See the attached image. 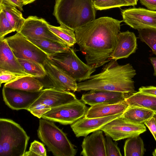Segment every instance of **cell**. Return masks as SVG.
Masks as SVG:
<instances>
[{
  "mask_svg": "<svg viewBox=\"0 0 156 156\" xmlns=\"http://www.w3.org/2000/svg\"><path fill=\"white\" fill-rule=\"evenodd\" d=\"M48 26L52 32L70 47L76 43L75 32L73 31L62 25L56 27L49 24Z\"/></svg>",
  "mask_w": 156,
  "mask_h": 156,
  "instance_id": "cell-28",
  "label": "cell"
},
{
  "mask_svg": "<svg viewBox=\"0 0 156 156\" xmlns=\"http://www.w3.org/2000/svg\"><path fill=\"white\" fill-rule=\"evenodd\" d=\"M41 91L28 92L3 86L2 94L5 104L11 109L27 110L39 97Z\"/></svg>",
  "mask_w": 156,
  "mask_h": 156,
  "instance_id": "cell-13",
  "label": "cell"
},
{
  "mask_svg": "<svg viewBox=\"0 0 156 156\" xmlns=\"http://www.w3.org/2000/svg\"><path fill=\"white\" fill-rule=\"evenodd\" d=\"M125 101L129 107L143 108L156 113V96L138 91L128 95Z\"/></svg>",
  "mask_w": 156,
  "mask_h": 156,
  "instance_id": "cell-22",
  "label": "cell"
},
{
  "mask_svg": "<svg viewBox=\"0 0 156 156\" xmlns=\"http://www.w3.org/2000/svg\"><path fill=\"white\" fill-rule=\"evenodd\" d=\"M93 4L96 9L99 10L130 5L124 0H97Z\"/></svg>",
  "mask_w": 156,
  "mask_h": 156,
  "instance_id": "cell-30",
  "label": "cell"
},
{
  "mask_svg": "<svg viewBox=\"0 0 156 156\" xmlns=\"http://www.w3.org/2000/svg\"><path fill=\"white\" fill-rule=\"evenodd\" d=\"M0 10L2 11L10 24L16 32H19L25 19L16 8L0 2Z\"/></svg>",
  "mask_w": 156,
  "mask_h": 156,
  "instance_id": "cell-25",
  "label": "cell"
},
{
  "mask_svg": "<svg viewBox=\"0 0 156 156\" xmlns=\"http://www.w3.org/2000/svg\"><path fill=\"white\" fill-rule=\"evenodd\" d=\"M140 3L150 10H156V0H139Z\"/></svg>",
  "mask_w": 156,
  "mask_h": 156,
  "instance_id": "cell-37",
  "label": "cell"
},
{
  "mask_svg": "<svg viewBox=\"0 0 156 156\" xmlns=\"http://www.w3.org/2000/svg\"><path fill=\"white\" fill-rule=\"evenodd\" d=\"M25 75L13 73L0 71V84L12 82Z\"/></svg>",
  "mask_w": 156,
  "mask_h": 156,
  "instance_id": "cell-34",
  "label": "cell"
},
{
  "mask_svg": "<svg viewBox=\"0 0 156 156\" xmlns=\"http://www.w3.org/2000/svg\"><path fill=\"white\" fill-rule=\"evenodd\" d=\"M122 20L102 17L93 20L74 32L76 43L87 64L96 69L112 60Z\"/></svg>",
  "mask_w": 156,
  "mask_h": 156,
  "instance_id": "cell-1",
  "label": "cell"
},
{
  "mask_svg": "<svg viewBox=\"0 0 156 156\" xmlns=\"http://www.w3.org/2000/svg\"><path fill=\"white\" fill-rule=\"evenodd\" d=\"M4 86L28 92H36L40 91L44 87V84L36 78L26 76L5 83Z\"/></svg>",
  "mask_w": 156,
  "mask_h": 156,
  "instance_id": "cell-21",
  "label": "cell"
},
{
  "mask_svg": "<svg viewBox=\"0 0 156 156\" xmlns=\"http://www.w3.org/2000/svg\"><path fill=\"white\" fill-rule=\"evenodd\" d=\"M97 0H92L93 2H94Z\"/></svg>",
  "mask_w": 156,
  "mask_h": 156,
  "instance_id": "cell-43",
  "label": "cell"
},
{
  "mask_svg": "<svg viewBox=\"0 0 156 156\" xmlns=\"http://www.w3.org/2000/svg\"><path fill=\"white\" fill-rule=\"evenodd\" d=\"M92 0H55L53 15L60 25L75 31L95 19Z\"/></svg>",
  "mask_w": 156,
  "mask_h": 156,
  "instance_id": "cell-3",
  "label": "cell"
},
{
  "mask_svg": "<svg viewBox=\"0 0 156 156\" xmlns=\"http://www.w3.org/2000/svg\"><path fill=\"white\" fill-rule=\"evenodd\" d=\"M25 72L36 78H43L46 76L43 65L34 60L17 58Z\"/></svg>",
  "mask_w": 156,
  "mask_h": 156,
  "instance_id": "cell-27",
  "label": "cell"
},
{
  "mask_svg": "<svg viewBox=\"0 0 156 156\" xmlns=\"http://www.w3.org/2000/svg\"><path fill=\"white\" fill-rule=\"evenodd\" d=\"M49 24L43 18L35 16H29L25 19L19 32L26 38H43L65 44L51 31Z\"/></svg>",
  "mask_w": 156,
  "mask_h": 156,
  "instance_id": "cell-11",
  "label": "cell"
},
{
  "mask_svg": "<svg viewBox=\"0 0 156 156\" xmlns=\"http://www.w3.org/2000/svg\"><path fill=\"white\" fill-rule=\"evenodd\" d=\"M129 107L125 100L113 104H98L88 108L85 117L88 118L105 117L123 113Z\"/></svg>",
  "mask_w": 156,
  "mask_h": 156,
  "instance_id": "cell-20",
  "label": "cell"
},
{
  "mask_svg": "<svg viewBox=\"0 0 156 156\" xmlns=\"http://www.w3.org/2000/svg\"><path fill=\"white\" fill-rule=\"evenodd\" d=\"M15 31L4 12L0 10V40L4 39L6 35Z\"/></svg>",
  "mask_w": 156,
  "mask_h": 156,
  "instance_id": "cell-33",
  "label": "cell"
},
{
  "mask_svg": "<svg viewBox=\"0 0 156 156\" xmlns=\"http://www.w3.org/2000/svg\"><path fill=\"white\" fill-rule=\"evenodd\" d=\"M121 12L122 21L133 29H156V11L133 8L122 9Z\"/></svg>",
  "mask_w": 156,
  "mask_h": 156,
  "instance_id": "cell-10",
  "label": "cell"
},
{
  "mask_svg": "<svg viewBox=\"0 0 156 156\" xmlns=\"http://www.w3.org/2000/svg\"><path fill=\"white\" fill-rule=\"evenodd\" d=\"M156 115L154 112L143 108L129 107L123 112L122 116L133 122L143 123Z\"/></svg>",
  "mask_w": 156,
  "mask_h": 156,
  "instance_id": "cell-24",
  "label": "cell"
},
{
  "mask_svg": "<svg viewBox=\"0 0 156 156\" xmlns=\"http://www.w3.org/2000/svg\"><path fill=\"white\" fill-rule=\"evenodd\" d=\"M129 3L130 5L134 6L137 4L138 0H124Z\"/></svg>",
  "mask_w": 156,
  "mask_h": 156,
  "instance_id": "cell-40",
  "label": "cell"
},
{
  "mask_svg": "<svg viewBox=\"0 0 156 156\" xmlns=\"http://www.w3.org/2000/svg\"><path fill=\"white\" fill-rule=\"evenodd\" d=\"M150 60L154 68L153 75L156 76V57H151Z\"/></svg>",
  "mask_w": 156,
  "mask_h": 156,
  "instance_id": "cell-39",
  "label": "cell"
},
{
  "mask_svg": "<svg viewBox=\"0 0 156 156\" xmlns=\"http://www.w3.org/2000/svg\"><path fill=\"white\" fill-rule=\"evenodd\" d=\"M48 58L55 65L79 82L89 79L96 70L83 62L71 47Z\"/></svg>",
  "mask_w": 156,
  "mask_h": 156,
  "instance_id": "cell-6",
  "label": "cell"
},
{
  "mask_svg": "<svg viewBox=\"0 0 156 156\" xmlns=\"http://www.w3.org/2000/svg\"><path fill=\"white\" fill-rule=\"evenodd\" d=\"M0 71L30 76L25 72L5 38L0 40Z\"/></svg>",
  "mask_w": 156,
  "mask_h": 156,
  "instance_id": "cell-18",
  "label": "cell"
},
{
  "mask_svg": "<svg viewBox=\"0 0 156 156\" xmlns=\"http://www.w3.org/2000/svg\"><path fill=\"white\" fill-rule=\"evenodd\" d=\"M0 2L17 8L21 11H23V5L21 0H0Z\"/></svg>",
  "mask_w": 156,
  "mask_h": 156,
  "instance_id": "cell-36",
  "label": "cell"
},
{
  "mask_svg": "<svg viewBox=\"0 0 156 156\" xmlns=\"http://www.w3.org/2000/svg\"><path fill=\"white\" fill-rule=\"evenodd\" d=\"M17 58L36 61L43 66L48 56L19 32L5 38Z\"/></svg>",
  "mask_w": 156,
  "mask_h": 156,
  "instance_id": "cell-8",
  "label": "cell"
},
{
  "mask_svg": "<svg viewBox=\"0 0 156 156\" xmlns=\"http://www.w3.org/2000/svg\"><path fill=\"white\" fill-rule=\"evenodd\" d=\"M128 95L119 92L92 90L83 94L81 100L90 106L98 104H113L124 101Z\"/></svg>",
  "mask_w": 156,
  "mask_h": 156,
  "instance_id": "cell-16",
  "label": "cell"
},
{
  "mask_svg": "<svg viewBox=\"0 0 156 156\" xmlns=\"http://www.w3.org/2000/svg\"><path fill=\"white\" fill-rule=\"evenodd\" d=\"M138 30V38L146 44L156 55V29L147 28Z\"/></svg>",
  "mask_w": 156,
  "mask_h": 156,
  "instance_id": "cell-29",
  "label": "cell"
},
{
  "mask_svg": "<svg viewBox=\"0 0 156 156\" xmlns=\"http://www.w3.org/2000/svg\"><path fill=\"white\" fill-rule=\"evenodd\" d=\"M152 155L154 156H156V148H155L153 152Z\"/></svg>",
  "mask_w": 156,
  "mask_h": 156,
  "instance_id": "cell-42",
  "label": "cell"
},
{
  "mask_svg": "<svg viewBox=\"0 0 156 156\" xmlns=\"http://www.w3.org/2000/svg\"><path fill=\"white\" fill-rule=\"evenodd\" d=\"M26 38L48 56L64 51L70 47L65 44L50 39L39 38Z\"/></svg>",
  "mask_w": 156,
  "mask_h": 156,
  "instance_id": "cell-23",
  "label": "cell"
},
{
  "mask_svg": "<svg viewBox=\"0 0 156 156\" xmlns=\"http://www.w3.org/2000/svg\"><path fill=\"white\" fill-rule=\"evenodd\" d=\"M76 99L75 94L70 91L53 87L45 88L41 90L39 97L28 110L42 105L52 108L70 103Z\"/></svg>",
  "mask_w": 156,
  "mask_h": 156,
  "instance_id": "cell-12",
  "label": "cell"
},
{
  "mask_svg": "<svg viewBox=\"0 0 156 156\" xmlns=\"http://www.w3.org/2000/svg\"><path fill=\"white\" fill-rule=\"evenodd\" d=\"M139 91L144 94L156 96V87L153 86L142 87L139 88Z\"/></svg>",
  "mask_w": 156,
  "mask_h": 156,
  "instance_id": "cell-38",
  "label": "cell"
},
{
  "mask_svg": "<svg viewBox=\"0 0 156 156\" xmlns=\"http://www.w3.org/2000/svg\"><path fill=\"white\" fill-rule=\"evenodd\" d=\"M122 115L108 123L100 130L115 141L139 136L146 131L143 123L133 122Z\"/></svg>",
  "mask_w": 156,
  "mask_h": 156,
  "instance_id": "cell-9",
  "label": "cell"
},
{
  "mask_svg": "<svg viewBox=\"0 0 156 156\" xmlns=\"http://www.w3.org/2000/svg\"><path fill=\"white\" fill-rule=\"evenodd\" d=\"M54 122L40 119L37 130L38 137L55 156H74L77 150L66 134Z\"/></svg>",
  "mask_w": 156,
  "mask_h": 156,
  "instance_id": "cell-5",
  "label": "cell"
},
{
  "mask_svg": "<svg viewBox=\"0 0 156 156\" xmlns=\"http://www.w3.org/2000/svg\"><path fill=\"white\" fill-rule=\"evenodd\" d=\"M155 117L156 119V115H155Z\"/></svg>",
  "mask_w": 156,
  "mask_h": 156,
  "instance_id": "cell-44",
  "label": "cell"
},
{
  "mask_svg": "<svg viewBox=\"0 0 156 156\" xmlns=\"http://www.w3.org/2000/svg\"><path fill=\"white\" fill-rule=\"evenodd\" d=\"M101 130L95 131L86 136L83 141L82 150L80 155L83 156H106L105 138Z\"/></svg>",
  "mask_w": 156,
  "mask_h": 156,
  "instance_id": "cell-19",
  "label": "cell"
},
{
  "mask_svg": "<svg viewBox=\"0 0 156 156\" xmlns=\"http://www.w3.org/2000/svg\"><path fill=\"white\" fill-rule=\"evenodd\" d=\"M43 66L50 81L51 87L73 92L77 91V81L55 65L48 57Z\"/></svg>",
  "mask_w": 156,
  "mask_h": 156,
  "instance_id": "cell-14",
  "label": "cell"
},
{
  "mask_svg": "<svg viewBox=\"0 0 156 156\" xmlns=\"http://www.w3.org/2000/svg\"><path fill=\"white\" fill-rule=\"evenodd\" d=\"M37 0H21L23 5H26L31 3Z\"/></svg>",
  "mask_w": 156,
  "mask_h": 156,
  "instance_id": "cell-41",
  "label": "cell"
},
{
  "mask_svg": "<svg viewBox=\"0 0 156 156\" xmlns=\"http://www.w3.org/2000/svg\"><path fill=\"white\" fill-rule=\"evenodd\" d=\"M148 127L156 141V119L155 116L144 123Z\"/></svg>",
  "mask_w": 156,
  "mask_h": 156,
  "instance_id": "cell-35",
  "label": "cell"
},
{
  "mask_svg": "<svg viewBox=\"0 0 156 156\" xmlns=\"http://www.w3.org/2000/svg\"><path fill=\"white\" fill-rule=\"evenodd\" d=\"M123 113L92 118H88L84 116L71 125L70 126L77 137H85L91 133L100 130L105 125L121 116Z\"/></svg>",
  "mask_w": 156,
  "mask_h": 156,
  "instance_id": "cell-15",
  "label": "cell"
},
{
  "mask_svg": "<svg viewBox=\"0 0 156 156\" xmlns=\"http://www.w3.org/2000/svg\"><path fill=\"white\" fill-rule=\"evenodd\" d=\"M105 140V144L106 156H122L120 148L116 142H113L111 137L108 136Z\"/></svg>",
  "mask_w": 156,
  "mask_h": 156,
  "instance_id": "cell-32",
  "label": "cell"
},
{
  "mask_svg": "<svg viewBox=\"0 0 156 156\" xmlns=\"http://www.w3.org/2000/svg\"><path fill=\"white\" fill-rule=\"evenodd\" d=\"M145 151L144 142L139 135L128 138L125 142V156H143Z\"/></svg>",
  "mask_w": 156,
  "mask_h": 156,
  "instance_id": "cell-26",
  "label": "cell"
},
{
  "mask_svg": "<svg viewBox=\"0 0 156 156\" xmlns=\"http://www.w3.org/2000/svg\"><path fill=\"white\" fill-rule=\"evenodd\" d=\"M88 108L76 99L70 103L52 108L41 118L63 125H71L85 116Z\"/></svg>",
  "mask_w": 156,
  "mask_h": 156,
  "instance_id": "cell-7",
  "label": "cell"
},
{
  "mask_svg": "<svg viewBox=\"0 0 156 156\" xmlns=\"http://www.w3.org/2000/svg\"><path fill=\"white\" fill-rule=\"evenodd\" d=\"M47 151L44 145L35 140L30 144L28 151H26L24 156H46Z\"/></svg>",
  "mask_w": 156,
  "mask_h": 156,
  "instance_id": "cell-31",
  "label": "cell"
},
{
  "mask_svg": "<svg viewBox=\"0 0 156 156\" xmlns=\"http://www.w3.org/2000/svg\"><path fill=\"white\" fill-rule=\"evenodd\" d=\"M99 73L77 83V91L92 90L117 91L130 94L136 92L133 78L136 71L131 64L120 65L112 60L105 65Z\"/></svg>",
  "mask_w": 156,
  "mask_h": 156,
  "instance_id": "cell-2",
  "label": "cell"
},
{
  "mask_svg": "<svg viewBox=\"0 0 156 156\" xmlns=\"http://www.w3.org/2000/svg\"><path fill=\"white\" fill-rule=\"evenodd\" d=\"M137 38L134 33L128 30L119 32L115 48L111 55L112 60L127 58L137 49Z\"/></svg>",
  "mask_w": 156,
  "mask_h": 156,
  "instance_id": "cell-17",
  "label": "cell"
},
{
  "mask_svg": "<svg viewBox=\"0 0 156 156\" xmlns=\"http://www.w3.org/2000/svg\"><path fill=\"white\" fill-rule=\"evenodd\" d=\"M30 137L18 123L0 119V156H24Z\"/></svg>",
  "mask_w": 156,
  "mask_h": 156,
  "instance_id": "cell-4",
  "label": "cell"
}]
</instances>
